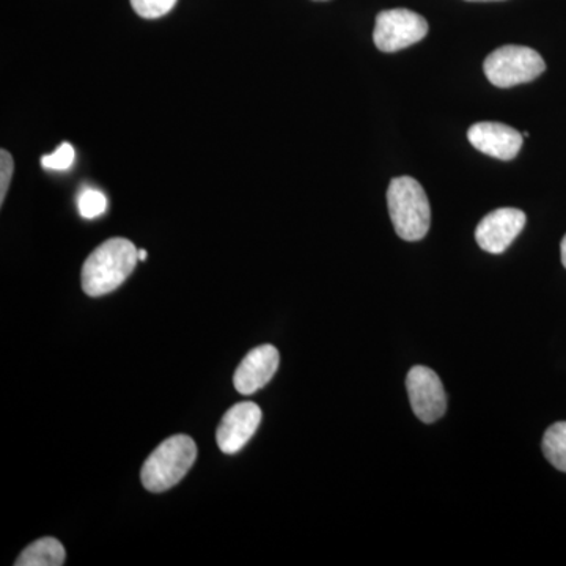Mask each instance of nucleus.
Here are the masks:
<instances>
[{
  "label": "nucleus",
  "instance_id": "39448f33",
  "mask_svg": "<svg viewBox=\"0 0 566 566\" xmlns=\"http://www.w3.org/2000/svg\"><path fill=\"white\" fill-rule=\"evenodd\" d=\"M427 33L428 22L411 10H386L376 17L374 40L382 52L406 50L422 41Z\"/></svg>",
  "mask_w": 566,
  "mask_h": 566
},
{
  "label": "nucleus",
  "instance_id": "6e6552de",
  "mask_svg": "<svg viewBox=\"0 0 566 566\" xmlns=\"http://www.w3.org/2000/svg\"><path fill=\"white\" fill-rule=\"evenodd\" d=\"M260 422H262L260 406L251 401L232 406L222 417L216 433L219 449L227 455L240 452L259 430Z\"/></svg>",
  "mask_w": 566,
  "mask_h": 566
},
{
  "label": "nucleus",
  "instance_id": "6ab92c4d",
  "mask_svg": "<svg viewBox=\"0 0 566 566\" xmlns=\"http://www.w3.org/2000/svg\"><path fill=\"white\" fill-rule=\"evenodd\" d=\"M468 2H497V0H468Z\"/></svg>",
  "mask_w": 566,
  "mask_h": 566
},
{
  "label": "nucleus",
  "instance_id": "4468645a",
  "mask_svg": "<svg viewBox=\"0 0 566 566\" xmlns=\"http://www.w3.org/2000/svg\"><path fill=\"white\" fill-rule=\"evenodd\" d=\"M74 163V148L69 142H63L57 150L51 153V155L43 156L41 158V166L46 170H55V172H63L69 170Z\"/></svg>",
  "mask_w": 566,
  "mask_h": 566
},
{
  "label": "nucleus",
  "instance_id": "ddd939ff",
  "mask_svg": "<svg viewBox=\"0 0 566 566\" xmlns=\"http://www.w3.org/2000/svg\"><path fill=\"white\" fill-rule=\"evenodd\" d=\"M77 210L85 219H96L107 210L106 196L98 189H84L77 197Z\"/></svg>",
  "mask_w": 566,
  "mask_h": 566
},
{
  "label": "nucleus",
  "instance_id": "dca6fc26",
  "mask_svg": "<svg viewBox=\"0 0 566 566\" xmlns=\"http://www.w3.org/2000/svg\"><path fill=\"white\" fill-rule=\"evenodd\" d=\"M13 158L7 150L0 151V203L6 202L7 192H9L11 175H13Z\"/></svg>",
  "mask_w": 566,
  "mask_h": 566
},
{
  "label": "nucleus",
  "instance_id": "f257e3e1",
  "mask_svg": "<svg viewBox=\"0 0 566 566\" xmlns=\"http://www.w3.org/2000/svg\"><path fill=\"white\" fill-rule=\"evenodd\" d=\"M139 249L125 238L104 241L82 266V290L92 297L104 296L117 290L139 262Z\"/></svg>",
  "mask_w": 566,
  "mask_h": 566
},
{
  "label": "nucleus",
  "instance_id": "20e7f679",
  "mask_svg": "<svg viewBox=\"0 0 566 566\" xmlns=\"http://www.w3.org/2000/svg\"><path fill=\"white\" fill-rule=\"evenodd\" d=\"M483 70L488 81L495 87L510 88L542 76L546 63L542 55L531 48L506 44L488 55Z\"/></svg>",
  "mask_w": 566,
  "mask_h": 566
},
{
  "label": "nucleus",
  "instance_id": "7ed1b4c3",
  "mask_svg": "<svg viewBox=\"0 0 566 566\" xmlns=\"http://www.w3.org/2000/svg\"><path fill=\"white\" fill-rule=\"evenodd\" d=\"M197 446L186 434L166 439L145 461L142 483L151 493H164L180 483L196 463Z\"/></svg>",
  "mask_w": 566,
  "mask_h": 566
},
{
  "label": "nucleus",
  "instance_id": "f03ea898",
  "mask_svg": "<svg viewBox=\"0 0 566 566\" xmlns=\"http://www.w3.org/2000/svg\"><path fill=\"white\" fill-rule=\"evenodd\" d=\"M395 232L405 241L427 237L431 223L430 202L420 182L411 177L394 178L387 191Z\"/></svg>",
  "mask_w": 566,
  "mask_h": 566
},
{
  "label": "nucleus",
  "instance_id": "1a4fd4ad",
  "mask_svg": "<svg viewBox=\"0 0 566 566\" xmlns=\"http://www.w3.org/2000/svg\"><path fill=\"white\" fill-rule=\"evenodd\" d=\"M468 139L472 147L482 151L483 155L510 161L516 158L523 147L524 136L504 123L482 122L469 128Z\"/></svg>",
  "mask_w": 566,
  "mask_h": 566
},
{
  "label": "nucleus",
  "instance_id": "0eeeda50",
  "mask_svg": "<svg viewBox=\"0 0 566 566\" xmlns=\"http://www.w3.org/2000/svg\"><path fill=\"white\" fill-rule=\"evenodd\" d=\"M526 214L517 208H499L480 221L475 230L476 244L488 253L505 252L523 232Z\"/></svg>",
  "mask_w": 566,
  "mask_h": 566
},
{
  "label": "nucleus",
  "instance_id": "9b49d317",
  "mask_svg": "<svg viewBox=\"0 0 566 566\" xmlns=\"http://www.w3.org/2000/svg\"><path fill=\"white\" fill-rule=\"evenodd\" d=\"M65 547L57 538L44 536L22 551L17 566H61L65 564Z\"/></svg>",
  "mask_w": 566,
  "mask_h": 566
},
{
  "label": "nucleus",
  "instance_id": "423d86ee",
  "mask_svg": "<svg viewBox=\"0 0 566 566\" xmlns=\"http://www.w3.org/2000/svg\"><path fill=\"white\" fill-rule=\"evenodd\" d=\"M409 403L423 423H433L447 411V395L441 378L431 368L417 367L406 376Z\"/></svg>",
  "mask_w": 566,
  "mask_h": 566
},
{
  "label": "nucleus",
  "instance_id": "f3484780",
  "mask_svg": "<svg viewBox=\"0 0 566 566\" xmlns=\"http://www.w3.org/2000/svg\"><path fill=\"white\" fill-rule=\"evenodd\" d=\"M560 253H562V263H564V266L566 268V234L564 237V240H562V243H560Z\"/></svg>",
  "mask_w": 566,
  "mask_h": 566
},
{
  "label": "nucleus",
  "instance_id": "f8f14e48",
  "mask_svg": "<svg viewBox=\"0 0 566 566\" xmlns=\"http://www.w3.org/2000/svg\"><path fill=\"white\" fill-rule=\"evenodd\" d=\"M543 453L554 468L566 472V422H557L547 428L543 436Z\"/></svg>",
  "mask_w": 566,
  "mask_h": 566
},
{
  "label": "nucleus",
  "instance_id": "2eb2a0df",
  "mask_svg": "<svg viewBox=\"0 0 566 566\" xmlns=\"http://www.w3.org/2000/svg\"><path fill=\"white\" fill-rule=\"evenodd\" d=\"M177 0H132L134 11L145 20H156L174 9Z\"/></svg>",
  "mask_w": 566,
  "mask_h": 566
},
{
  "label": "nucleus",
  "instance_id": "9d476101",
  "mask_svg": "<svg viewBox=\"0 0 566 566\" xmlns=\"http://www.w3.org/2000/svg\"><path fill=\"white\" fill-rule=\"evenodd\" d=\"M281 356L273 345H262L253 348L243 363L237 368L233 376V385L238 392L243 395L255 394L263 389L273 379L277 371Z\"/></svg>",
  "mask_w": 566,
  "mask_h": 566
},
{
  "label": "nucleus",
  "instance_id": "a211bd4d",
  "mask_svg": "<svg viewBox=\"0 0 566 566\" xmlns=\"http://www.w3.org/2000/svg\"><path fill=\"white\" fill-rule=\"evenodd\" d=\"M137 255H139V262H144V260H147L148 253L147 251H144V249H140V251L137 252Z\"/></svg>",
  "mask_w": 566,
  "mask_h": 566
}]
</instances>
